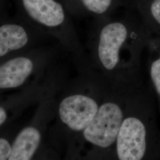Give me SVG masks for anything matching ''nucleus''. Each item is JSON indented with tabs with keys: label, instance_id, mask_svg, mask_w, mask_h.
Listing matches in <instances>:
<instances>
[{
	"label": "nucleus",
	"instance_id": "7ed1b4c3",
	"mask_svg": "<svg viewBox=\"0 0 160 160\" xmlns=\"http://www.w3.org/2000/svg\"><path fill=\"white\" fill-rule=\"evenodd\" d=\"M128 101L117 97L102 101L95 118L81 132L85 145L90 147L91 153L113 151Z\"/></svg>",
	"mask_w": 160,
	"mask_h": 160
},
{
	"label": "nucleus",
	"instance_id": "0eeeda50",
	"mask_svg": "<svg viewBox=\"0 0 160 160\" xmlns=\"http://www.w3.org/2000/svg\"><path fill=\"white\" fill-rule=\"evenodd\" d=\"M40 141L41 134L38 129L34 127L24 129L16 138L8 160H30L38 149Z\"/></svg>",
	"mask_w": 160,
	"mask_h": 160
},
{
	"label": "nucleus",
	"instance_id": "f257e3e1",
	"mask_svg": "<svg viewBox=\"0 0 160 160\" xmlns=\"http://www.w3.org/2000/svg\"><path fill=\"white\" fill-rule=\"evenodd\" d=\"M113 152L119 160L154 159L160 157L154 110L147 98L129 100Z\"/></svg>",
	"mask_w": 160,
	"mask_h": 160
},
{
	"label": "nucleus",
	"instance_id": "2eb2a0df",
	"mask_svg": "<svg viewBox=\"0 0 160 160\" xmlns=\"http://www.w3.org/2000/svg\"><path fill=\"white\" fill-rule=\"evenodd\" d=\"M158 98H159V101H160V97H158Z\"/></svg>",
	"mask_w": 160,
	"mask_h": 160
},
{
	"label": "nucleus",
	"instance_id": "9d476101",
	"mask_svg": "<svg viewBox=\"0 0 160 160\" xmlns=\"http://www.w3.org/2000/svg\"><path fill=\"white\" fill-rule=\"evenodd\" d=\"M116 4V0H81L82 12L98 18L108 17Z\"/></svg>",
	"mask_w": 160,
	"mask_h": 160
},
{
	"label": "nucleus",
	"instance_id": "ddd939ff",
	"mask_svg": "<svg viewBox=\"0 0 160 160\" xmlns=\"http://www.w3.org/2000/svg\"><path fill=\"white\" fill-rule=\"evenodd\" d=\"M67 7L69 12H82L81 8V0H61Z\"/></svg>",
	"mask_w": 160,
	"mask_h": 160
},
{
	"label": "nucleus",
	"instance_id": "f8f14e48",
	"mask_svg": "<svg viewBox=\"0 0 160 160\" xmlns=\"http://www.w3.org/2000/svg\"><path fill=\"white\" fill-rule=\"evenodd\" d=\"M12 152V146L7 140L0 138V160L8 159Z\"/></svg>",
	"mask_w": 160,
	"mask_h": 160
},
{
	"label": "nucleus",
	"instance_id": "423d86ee",
	"mask_svg": "<svg viewBox=\"0 0 160 160\" xmlns=\"http://www.w3.org/2000/svg\"><path fill=\"white\" fill-rule=\"evenodd\" d=\"M33 62L27 57H17L0 66V88L22 86L33 70Z\"/></svg>",
	"mask_w": 160,
	"mask_h": 160
},
{
	"label": "nucleus",
	"instance_id": "20e7f679",
	"mask_svg": "<svg viewBox=\"0 0 160 160\" xmlns=\"http://www.w3.org/2000/svg\"><path fill=\"white\" fill-rule=\"evenodd\" d=\"M101 102L86 92L74 94L64 98L59 104V116L70 130L81 133L95 118Z\"/></svg>",
	"mask_w": 160,
	"mask_h": 160
},
{
	"label": "nucleus",
	"instance_id": "1a4fd4ad",
	"mask_svg": "<svg viewBox=\"0 0 160 160\" xmlns=\"http://www.w3.org/2000/svg\"><path fill=\"white\" fill-rule=\"evenodd\" d=\"M135 6L149 30L160 32V0H135Z\"/></svg>",
	"mask_w": 160,
	"mask_h": 160
},
{
	"label": "nucleus",
	"instance_id": "f03ea898",
	"mask_svg": "<svg viewBox=\"0 0 160 160\" xmlns=\"http://www.w3.org/2000/svg\"><path fill=\"white\" fill-rule=\"evenodd\" d=\"M96 33L93 53L97 64L109 75H118L128 68L123 52L132 49L140 51L148 44L151 30L143 23L138 29L124 20L100 18Z\"/></svg>",
	"mask_w": 160,
	"mask_h": 160
},
{
	"label": "nucleus",
	"instance_id": "4468645a",
	"mask_svg": "<svg viewBox=\"0 0 160 160\" xmlns=\"http://www.w3.org/2000/svg\"><path fill=\"white\" fill-rule=\"evenodd\" d=\"M7 116V115L6 110L2 107H0V126H1L6 122Z\"/></svg>",
	"mask_w": 160,
	"mask_h": 160
},
{
	"label": "nucleus",
	"instance_id": "39448f33",
	"mask_svg": "<svg viewBox=\"0 0 160 160\" xmlns=\"http://www.w3.org/2000/svg\"><path fill=\"white\" fill-rule=\"evenodd\" d=\"M23 13L34 23L51 30L71 25L69 10L61 0H19Z\"/></svg>",
	"mask_w": 160,
	"mask_h": 160
},
{
	"label": "nucleus",
	"instance_id": "6e6552de",
	"mask_svg": "<svg viewBox=\"0 0 160 160\" xmlns=\"http://www.w3.org/2000/svg\"><path fill=\"white\" fill-rule=\"evenodd\" d=\"M29 41V34L23 26L16 23L0 26V58L22 49Z\"/></svg>",
	"mask_w": 160,
	"mask_h": 160
},
{
	"label": "nucleus",
	"instance_id": "9b49d317",
	"mask_svg": "<svg viewBox=\"0 0 160 160\" xmlns=\"http://www.w3.org/2000/svg\"><path fill=\"white\" fill-rule=\"evenodd\" d=\"M148 45L154 53L149 63V74L153 88L158 97L160 96V39L153 40L151 38Z\"/></svg>",
	"mask_w": 160,
	"mask_h": 160
}]
</instances>
